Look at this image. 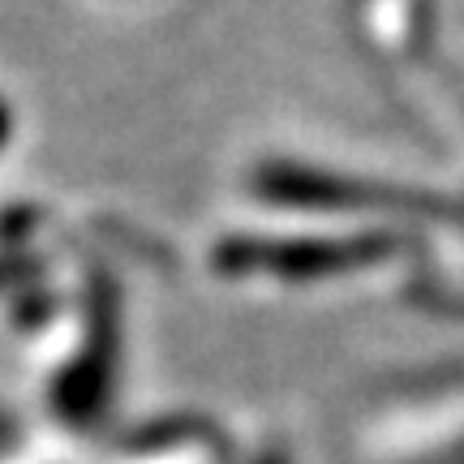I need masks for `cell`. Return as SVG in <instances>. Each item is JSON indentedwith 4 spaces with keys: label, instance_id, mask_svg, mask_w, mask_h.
<instances>
[{
    "label": "cell",
    "instance_id": "cell-1",
    "mask_svg": "<svg viewBox=\"0 0 464 464\" xmlns=\"http://www.w3.org/2000/svg\"><path fill=\"white\" fill-rule=\"evenodd\" d=\"M0 133H5V108H0Z\"/></svg>",
    "mask_w": 464,
    "mask_h": 464
}]
</instances>
